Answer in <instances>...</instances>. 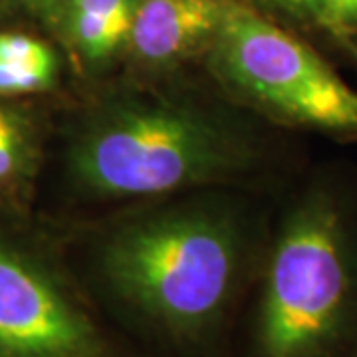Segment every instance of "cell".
<instances>
[{"label":"cell","instance_id":"obj_1","mask_svg":"<svg viewBox=\"0 0 357 357\" xmlns=\"http://www.w3.org/2000/svg\"><path fill=\"white\" fill-rule=\"evenodd\" d=\"M262 117L175 86L126 84L86 103L66 167L86 201H153L232 187L280 167L284 143Z\"/></svg>","mask_w":357,"mask_h":357},{"label":"cell","instance_id":"obj_2","mask_svg":"<svg viewBox=\"0 0 357 357\" xmlns=\"http://www.w3.org/2000/svg\"><path fill=\"white\" fill-rule=\"evenodd\" d=\"M270 222L229 187L153 199L103 230L96 270L117 304L175 342L220 326Z\"/></svg>","mask_w":357,"mask_h":357},{"label":"cell","instance_id":"obj_3","mask_svg":"<svg viewBox=\"0 0 357 357\" xmlns=\"http://www.w3.org/2000/svg\"><path fill=\"white\" fill-rule=\"evenodd\" d=\"M270 227L256 357H351L357 349V171L298 177Z\"/></svg>","mask_w":357,"mask_h":357},{"label":"cell","instance_id":"obj_4","mask_svg":"<svg viewBox=\"0 0 357 357\" xmlns=\"http://www.w3.org/2000/svg\"><path fill=\"white\" fill-rule=\"evenodd\" d=\"M230 102L282 129L357 141V89L298 32L232 0L203 54Z\"/></svg>","mask_w":357,"mask_h":357},{"label":"cell","instance_id":"obj_5","mask_svg":"<svg viewBox=\"0 0 357 357\" xmlns=\"http://www.w3.org/2000/svg\"><path fill=\"white\" fill-rule=\"evenodd\" d=\"M0 357H107V344L58 268L0 241Z\"/></svg>","mask_w":357,"mask_h":357},{"label":"cell","instance_id":"obj_6","mask_svg":"<svg viewBox=\"0 0 357 357\" xmlns=\"http://www.w3.org/2000/svg\"><path fill=\"white\" fill-rule=\"evenodd\" d=\"M232 0H137L126 60L149 76H167L203 58Z\"/></svg>","mask_w":357,"mask_h":357},{"label":"cell","instance_id":"obj_7","mask_svg":"<svg viewBox=\"0 0 357 357\" xmlns=\"http://www.w3.org/2000/svg\"><path fill=\"white\" fill-rule=\"evenodd\" d=\"M137 0H64L58 30L88 72L102 74L126 60Z\"/></svg>","mask_w":357,"mask_h":357},{"label":"cell","instance_id":"obj_8","mask_svg":"<svg viewBox=\"0 0 357 357\" xmlns=\"http://www.w3.org/2000/svg\"><path fill=\"white\" fill-rule=\"evenodd\" d=\"M58 56L50 44L22 32H0V93H34L54 86Z\"/></svg>","mask_w":357,"mask_h":357},{"label":"cell","instance_id":"obj_9","mask_svg":"<svg viewBox=\"0 0 357 357\" xmlns=\"http://www.w3.org/2000/svg\"><path fill=\"white\" fill-rule=\"evenodd\" d=\"M238 2L252 6L255 10L298 32L310 42L332 44L314 0H238Z\"/></svg>","mask_w":357,"mask_h":357},{"label":"cell","instance_id":"obj_10","mask_svg":"<svg viewBox=\"0 0 357 357\" xmlns=\"http://www.w3.org/2000/svg\"><path fill=\"white\" fill-rule=\"evenodd\" d=\"M28 129L13 112L0 107V183L10 178L24 163Z\"/></svg>","mask_w":357,"mask_h":357},{"label":"cell","instance_id":"obj_11","mask_svg":"<svg viewBox=\"0 0 357 357\" xmlns=\"http://www.w3.org/2000/svg\"><path fill=\"white\" fill-rule=\"evenodd\" d=\"M332 44L345 50L357 38V0H314Z\"/></svg>","mask_w":357,"mask_h":357},{"label":"cell","instance_id":"obj_12","mask_svg":"<svg viewBox=\"0 0 357 357\" xmlns=\"http://www.w3.org/2000/svg\"><path fill=\"white\" fill-rule=\"evenodd\" d=\"M30 6H34L48 22L56 24L58 22V16H60V10L64 6V0H28Z\"/></svg>","mask_w":357,"mask_h":357},{"label":"cell","instance_id":"obj_13","mask_svg":"<svg viewBox=\"0 0 357 357\" xmlns=\"http://www.w3.org/2000/svg\"><path fill=\"white\" fill-rule=\"evenodd\" d=\"M344 52L349 56V58H351V60H354V64L357 66V38L349 40V44L345 46Z\"/></svg>","mask_w":357,"mask_h":357},{"label":"cell","instance_id":"obj_14","mask_svg":"<svg viewBox=\"0 0 357 357\" xmlns=\"http://www.w3.org/2000/svg\"><path fill=\"white\" fill-rule=\"evenodd\" d=\"M351 357H357V349H356V351H354V356H351Z\"/></svg>","mask_w":357,"mask_h":357}]
</instances>
